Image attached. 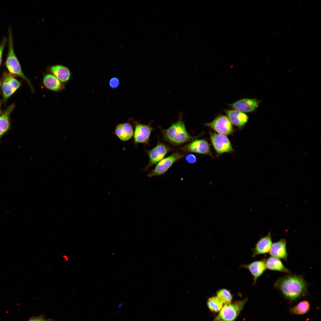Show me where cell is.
Returning a JSON list of instances; mask_svg holds the SVG:
<instances>
[{
  "label": "cell",
  "instance_id": "25",
  "mask_svg": "<svg viewBox=\"0 0 321 321\" xmlns=\"http://www.w3.org/2000/svg\"><path fill=\"white\" fill-rule=\"evenodd\" d=\"M109 84L110 87L112 89L117 88L119 85V79L116 77L111 78L109 81Z\"/></svg>",
  "mask_w": 321,
  "mask_h": 321
},
{
  "label": "cell",
  "instance_id": "27",
  "mask_svg": "<svg viewBox=\"0 0 321 321\" xmlns=\"http://www.w3.org/2000/svg\"><path fill=\"white\" fill-rule=\"evenodd\" d=\"M6 38H4L3 39L0 43V66L2 62L3 51L6 44Z\"/></svg>",
  "mask_w": 321,
  "mask_h": 321
},
{
  "label": "cell",
  "instance_id": "17",
  "mask_svg": "<svg viewBox=\"0 0 321 321\" xmlns=\"http://www.w3.org/2000/svg\"><path fill=\"white\" fill-rule=\"evenodd\" d=\"M286 245L287 241L283 238L272 243L269 252V254L271 256L287 260L288 254Z\"/></svg>",
  "mask_w": 321,
  "mask_h": 321
},
{
  "label": "cell",
  "instance_id": "16",
  "mask_svg": "<svg viewBox=\"0 0 321 321\" xmlns=\"http://www.w3.org/2000/svg\"><path fill=\"white\" fill-rule=\"evenodd\" d=\"M47 70L49 73L54 75L62 83L67 82L71 76V72L69 68L62 65L50 66L48 67Z\"/></svg>",
  "mask_w": 321,
  "mask_h": 321
},
{
  "label": "cell",
  "instance_id": "1",
  "mask_svg": "<svg viewBox=\"0 0 321 321\" xmlns=\"http://www.w3.org/2000/svg\"><path fill=\"white\" fill-rule=\"evenodd\" d=\"M309 284L303 276L289 274L278 278L274 284L275 288L279 290L290 301L297 300L306 295Z\"/></svg>",
  "mask_w": 321,
  "mask_h": 321
},
{
  "label": "cell",
  "instance_id": "5",
  "mask_svg": "<svg viewBox=\"0 0 321 321\" xmlns=\"http://www.w3.org/2000/svg\"><path fill=\"white\" fill-rule=\"evenodd\" d=\"M184 157V155L180 152L176 151L173 153L159 162L147 176L151 177L165 174L175 162Z\"/></svg>",
  "mask_w": 321,
  "mask_h": 321
},
{
  "label": "cell",
  "instance_id": "10",
  "mask_svg": "<svg viewBox=\"0 0 321 321\" xmlns=\"http://www.w3.org/2000/svg\"><path fill=\"white\" fill-rule=\"evenodd\" d=\"M152 122L148 125L136 122L133 131V143L136 146L138 144H148L151 133L153 130L151 126Z\"/></svg>",
  "mask_w": 321,
  "mask_h": 321
},
{
  "label": "cell",
  "instance_id": "23",
  "mask_svg": "<svg viewBox=\"0 0 321 321\" xmlns=\"http://www.w3.org/2000/svg\"><path fill=\"white\" fill-rule=\"evenodd\" d=\"M207 306L212 311L219 312L223 306V304L216 296L211 297L207 301Z\"/></svg>",
  "mask_w": 321,
  "mask_h": 321
},
{
  "label": "cell",
  "instance_id": "24",
  "mask_svg": "<svg viewBox=\"0 0 321 321\" xmlns=\"http://www.w3.org/2000/svg\"><path fill=\"white\" fill-rule=\"evenodd\" d=\"M216 297L223 304L230 303L232 299V296L230 292L225 289L219 290L217 292Z\"/></svg>",
  "mask_w": 321,
  "mask_h": 321
},
{
  "label": "cell",
  "instance_id": "26",
  "mask_svg": "<svg viewBox=\"0 0 321 321\" xmlns=\"http://www.w3.org/2000/svg\"><path fill=\"white\" fill-rule=\"evenodd\" d=\"M185 160L186 161L190 164H193L197 161L196 156L192 153H189L185 155Z\"/></svg>",
  "mask_w": 321,
  "mask_h": 321
},
{
  "label": "cell",
  "instance_id": "15",
  "mask_svg": "<svg viewBox=\"0 0 321 321\" xmlns=\"http://www.w3.org/2000/svg\"><path fill=\"white\" fill-rule=\"evenodd\" d=\"M241 267L249 270L253 277L254 284V285L257 279L264 272L266 268L265 260L254 261L246 265H243Z\"/></svg>",
  "mask_w": 321,
  "mask_h": 321
},
{
  "label": "cell",
  "instance_id": "13",
  "mask_svg": "<svg viewBox=\"0 0 321 321\" xmlns=\"http://www.w3.org/2000/svg\"><path fill=\"white\" fill-rule=\"evenodd\" d=\"M232 123L240 129L242 128L248 122L249 117L245 113L236 110H225Z\"/></svg>",
  "mask_w": 321,
  "mask_h": 321
},
{
  "label": "cell",
  "instance_id": "18",
  "mask_svg": "<svg viewBox=\"0 0 321 321\" xmlns=\"http://www.w3.org/2000/svg\"><path fill=\"white\" fill-rule=\"evenodd\" d=\"M42 82L46 88L52 91H59L64 88L63 83L54 75L50 73L46 74L43 76Z\"/></svg>",
  "mask_w": 321,
  "mask_h": 321
},
{
  "label": "cell",
  "instance_id": "22",
  "mask_svg": "<svg viewBox=\"0 0 321 321\" xmlns=\"http://www.w3.org/2000/svg\"><path fill=\"white\" fill-rule=\"evenodd\" d=\"M310 308L309 302L306 300L301 301L289 309L291 313L296 315H303L306 313Z\"/></svg>",
  "mask_w": 321,
  "mask_h": 321
},
{
  "label": "cell",
  "instance_id": "21",
  "mask_svg": "<svg viewBox=\"0 0 321 321\" xmlns=\"http://www.w3.org/2000/svg\"><path fill=\"white\" fill-rule=\"evenodd\" d=\"M265 262L266 269L268 270L286 273L290 272L279 258L271 256L265 260Z\"/></svg>",
  "mask_w": 321,
  "mask_h": 321
},
{
  "label": "cell",
  "instance_id": "11",
  "mask_svg": "<svg viewBox=\"0 0 321 321\" xmlns=\"http://www.w3.org/2000/svg\"><path fill=\"white\" fill-rule=\"evenodd\" d=\"M21 84V82L11 74L7 73H4L1 88L4 102L20 88Z\"/></svg>",
  "mask_w": 321,
  "mask_h": 321
},
{
  "label": "cell",
  "instance_id": "9",
  "mask_svg": "<svg viewBox=\"0 0 321 321\" xmlns=\"http://www.w3.org/2000/svg\"><path fill=\"white\" fill-rule=\"evenodd\" d=\"M180 150L185 152H193L213 157L209 144L207 141L203 139H195L182 147Z\"/></svg>",
  "mask_w": 321,
  "mask_h": 321
},
{
  "label": "cell",
  "instance_id": "19",
  "mask_svg": "<svg viewBox=\"0 0 321 321\" xmlns=\"http://www.w3.org/2000/svg\"><path fill=\"white\" fill-rule=\"evenodd\" d=\"M114 133L117 136L123 141L129 140L133 135V127L128 122L118 124L116 127Z\"/></svg>",
  "mask_w": 321,
  "mask_h": 321
},
{
  "label": "cell",
  "instance_id": "6",
  "mask_svg": "<svg viewBox=\"0 0 321 321\" xmlns=\"http://www.w3.org/2000/svg\"><path fill=\"white\" fill-rule=\"evenodd\" d=\"M204 125L218 133L226 136L232 134L234 131L230 121L227 116L224 115H219L212 121L205 123Z\"/></svg>",
  "mask_w": 321,
  "mask_h": 321
},
{
  "label": "cell",
  "instance_id": "31",
  "mask_svg": "<svg viewBox=\"0 0 321 321\" xmlns=\"http://www.w3.org/2000/svg\"><path fill=\"white\" fill-rule=\"evenodd\" d=\"M1 103H0V114L2 113V112H1Z\"/></svg>",
  "mask_w": 321,
  "mask_h": 321
},
{
  "label": "cell",
  "instance_id": "20",
  "mask_svg": "<svg viewBox=\"0 0 321 321\" xmlns=\"http://www.w3.org/2000/svg\"><path fill=\"white\" fill-rule=\"evenodd\" d=\"M15 105L12 104L7 107L4 112L0 114V138L10 128L9 117Z\"/></svg>",
  "mask_w": 321,
  "mask_h": 321
},
{
  "label": "cell",
  "instance_id": "7",
  "mask_svg": "<svg viewBox=\"0 0 321 321\" xmlns=\"http://www.w3.org/2000/svg\"><path fill=\"white\" fill-rule=\"evenodd\" d=\"M210 134L211 143L217 155L233 152L231 142L226 136L211 132Z\"/></svg>",
  "mask_w": 321,
  "mask_h": 321
},
{
  "label": "cell",
  "instance_id": "29",
  "mask_svg": "<svg viewBox=\"0 0 321 321\" xmlns=\"http://www.w3.org/2000/svg\"><path fill=\"white\" fill-rule=\"evenodd\" d=\"M124 304V303L123 302H121V303L119 304L117 306V309L116 311V312L117 313L122 308V307L123 306Z\"/></svg>",
  "mask_w": 321,
  "mask_h": 321
},
{
  "label": "cell",
  "instance_id": "28",
  "mask_svg": "<svg viewBox=\"0 0 321 321\" xmlns=\"http://www.w3.org/2000/svg\"><path fill=\"white\" fill-rule=\"evenodd\" d=\"M45 316L43 315H41L39 316L33 317L31 318L27 321H47Z\"/></svg>",
  "mask_w": 321,
  "mask_h": 321
},
{
  "label": "cell",
  "instance_id": "3",
  "mask_svg": "<svg viewBox=\"0 0 321 321\" xmlns=\"http://www.w3.org/2000/svg\"><path fill=\"white\" fill-rule=\"evenodd\" d=\"M8 51L5 62V65L11 74L18 76L24 79L28 84L32 91L34 88L29 79L25 75L22 70L20 62L15 54L13 48L12 32L9 29Z\"/></svg>",
  "mask_w": 321,
  "mask_h": 321
},
{
  "label": "cell",
  "instance_id": "4",
  "mask_svg": "<svg viewBox=\"0 0 321 321\" xmlns=\"http://www.w3.org/2000/svg\"><path fill=\"white\" fill-rule=\"evenodd\" d=\"M247 300L245 298L223 306L213 321H234L243 308Z\"/></svg>",
  "mask_w": 321,
  "mask_h": 321
},
{
  "label": "cell",
  "instance_id": "33",
  "mask_svg": "<svg viewBox=\"0 0 321 321\" xmlns=\"http://www.w3.org/2000/svg\"><path fill=\"white\" fill-rule=\"evenodd\" d=\"M276 33H274L273 34V36H275V35H276Z\"/></svg>",
  "mask_w": 321,
  "mask_h": 321
},
{
  "label": "cell",
  "instance_id": "35",
  "mask_svg": "<svg viewBox=\"0 0 321 321\" xmlns=\"http://www.w3.org/2000/svg\"></svg>",
  "mask_w": 321,
  "mask_h": 321
},
{
  "label": "cell",
  "instance_id": "14",
  "mask_svg": "<svg viewBox=\"0 0 321 321\" xmlns=\"http://www.w3.org/2000/svg\"><path fill=\"white\" fill-rule=\"evenodd\" d=\"M271 234L270 231L265 236L260 238L253 249L252 257H255L260 254H263L269 252L272 244Z\"/></svg>",
  "mask_w": 321,
  "mask_h": 321
},
{
  "label": "cell",
  "instance_id": "8",
  "mask_svg": "<svg viewBox=\"0 0 321 321\" xmlns=\"http://www.w3.org/2000/svg\"><path fill=\"white\" fill-rule=\"evenodd\" d=\"M172 150L166 144L159 142L151 150H146L149 158V161L143 171H146L152 166L157 164Z\"/></svg>",
  "mask_w": 321,
  "mask_h": 321
},
{
  "label": "cell",
  "instance_id": "30",
  "mask_svg": "<svg viewBox=\"0 0 321 321\" xmlns=\"http://www.w3.org/2000/svg\"><path fill=\"white\" fill-rule=\"evenodd\" d=\"M63 257L66 259V261H67L68 260V259L67 257V256H65V255H64L63 256Z\"/></svg>",
  "mask_w": 321,
  "mask_h": 321
},
{
  "label": "cell",
  "instance_id": "12",
  "mask_svg": "<svg viewBox=\"0 0 321 321\" xmlns=\"http://www.w3.org/2000/svg\"><path fill=\"white\" fill-rule=\"evenodd\" d=\"M260 102L256 99L243 98L228 105L232 108L243 113H251L254 111L258 106Z\"/></svg>",
  "mask_w": 321,
  "mask_h": 321
},
{
  "label": "cell",
  "instance_id": "32",
  "mask_svg": "<svg viewBox=\"0 0 321 321\" xmlns=\"http://www.w3.org/2000/svg\"><path fill=\"white\" fill-rule=\"evenodd\" d=\"M290 26V24H288V25H287V28H289V27Z\"/></svg>",
  "mask_w": 321,
  "mask_h": 321
},
{
  "label": "cell",
  "instance_id": "2",
  "mask_svg": "<svg viewBox=\"0 0 321 321\" xmlns=\"http://www.w3.org/2000/svg\"><path fill=\"white\" fill-rule=\"evenodd\" d=\"M163 139L171 144L179 145L196 139L199 135L192 136L186 130L181 113L177 122L172 123L167 129L160 127Z\"/></svg>",
  "mask_w": 321,
  "mask_h": 321
},
{
  "label": "cell",
  "instance_id": "34",
  "mask_svg": "<svg viewBox=\"0 0 321 321\" xmlns=\"http://www.w3.org/2000/svg\"><path fill=\"white\" fill-rule=\"evenodd\" d=\"M1 81L0 80V88H1Z\"/></svg>",
  "mask_w": 321,
  "mask_h": 321
}]
</instances>
